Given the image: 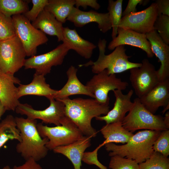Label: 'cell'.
<instances>
[{
	"instance_id": "cell-1",
	"label": "cell",
	"mask_w": 169,
	"mask_h": 169,
	"mask_svg": "<svg viewBox=\"0 0 169 169\" xmlns=\"http://www.w3.org/2000/svg\"><path fill=\"white\" fill-rule=\"evenodd\" d=\"M57 100L64 105L65 116L77 126L83 135L91 138L95 137L97 134L92 126V119L105 115L110 110L109 105L100 104L94 99H72L67 97Z\"/></svg>"
},
{
	"instance_id": "cell-2",
	"label": "cell",
	"mask_w": 169,
	"mask_h": 169,
	"mask_svg": "<svg viewBox=\"0 0 169 169\" xmlns=\"http://www.w3.org/2000/svg\"><path fill=\"white\" fill-rule=\"evenodd\" d=\"M161 132L147 130L140 131L133 134L124 145L110 143L105 145V148L110 152L109 155L110 157L118 155L140 164L148 159L154 152L153 145Z\"/></svg>"
},
{
	"instance_id": "cell-3",
	"label": "cell",
	"mask_w": 169,
	"mask_h": 169,
	"mask_svg": "<svg viewBox=\"0 0 169 169\" xmlns=\"http://www.w3.org/2000/svg\"><path fill=\"white\" fill-rule=\"evenodd\" d=\"M15 118L21 140L16 145L17 152L25 161L32 158L37 161L44 158L49 151L46 146L49 140L39 135L37 128V120Z\"/></svg>"
},
{
	"instance_id": "cell-4",
	"label": "cell",
	"mask_w": 169,
	"mask_h": 169,
	"mask_svg": "<svg viewBox=\"0 0 169 169\" xmlns=\"http://www.w3.org/2000/svg\"><path fill=\"white\" fill-rule=\"evenodd\" d=\"M106 43L105 39H100L98 43L99 55L97 60L95 62L90 61L80 66H91L92 72L95 74L106 69L109 74L122 73L141 66V63L129 61L131 56L126 54V49L123 45L118 46L111 53L106 55Z\"/></svg>"
},
{
	"instance_id": "cell-5",
	"label": "cell",
	"mask_w": 169,
	"mask_h": 169,
	"mask_svg": "<svg viewBox=\"0 0 169 169\" xmlns=\"http://www.w3.org/2000/svg\"><path fill=\"white\" fill-rule=\"evenodd\" d=\"M37 128L42 138L48 139L46 146L49 150L71 144L84 136L77 126L66 116L61 121V125L51 127L39 123Z\"/></svg>"
},
{
	"instance_id": "cell-6",
	"label": "cell",
	"mask_w": 169,
	"mask_h": 169,
	"mask_svg": "<svg viewBox=\"0 0 169 169\" xmlns=\"http://www.w3.org/2000/svg\"><path fill=\"white\" fill-rule=\"evenodd\" d=\"M122 124L124 128L132 133L141 129L161 131L169 129L164 123L163 117L151 113L141 104L138 98L134 100L131 109Z\"/></svg>"
},
{
	"instance_id": "cell-7",
	"label": "cell",
	"mask_w": 169,
	"mask_h": 169,
	"mask_svg": "<svg viewBox=\"0 0 169 169\" xmlns=\"http://www.w3.org/2000/svg\"><path fill=\"white\" fill-rule=\"evenodd\" d=\"M16 35L21 43L26 56L36 55L38 46L46 43L48 38L42 31L35 28L23 14L12 17Z\"/></svg>"
},
{
	"instance_id": "cell-8",
	"label": "cell",
	"mask_w": 169,
	"mask_h": 169,
	"mask_svg": "<svg viewBox=\"0 0 169 169\" xmlns=\"http://www.w3.org/2000/svg\"><path fill=\"white\" fill-rule=\"evenodd\" d=\"M26 56L20 40L16 35L0 41V70L12 75L23 66Z\"/></svg>"
},
{
	"instance_id": "cell-9",
	"label": "cell",
	"mask_w": 169,
	"mask_h": 169,
	"mask_svg": "<svg viewBox=\"0 0 169 169\" xmlns=\"http://www.w3.org/2000/svg\"><path fill=\"white\" fill-rule=\"evenodd\" d=\"M85 85L93 95L94 99L100 104L109 105V92L115 90H124L128 84L117 78L115 74H109L105 69L93 76Z\"/></svg>"
},
{
	"instance_id": "cell-10",
	"label": "cell",
	"mask_w": 169,
	"mask_h": 169,
	"mask_svg": "<svg viewBox=\"0 0 169 169\" xmlns=\"http://www.w3.org/2000/svg\"><path fill=\"white\" fill-rule=\"evenodd\" d=\"M49 100L50 105L44 110H36L28 104L20 103L15 111L17 113L26 115L28 119L40 120L42 123L61 125V121L65 116L64 105L61 101L54 98Z\"/></svg>"
},
{
	"instance_id": "cell-11",
	"label": "cell",
	"mask_w": 169,
	"mask_h": 169,
	"mask_svg": "<svg viewBox=\"0 0 169 169\" xmlns=\"http://www.w3.org/2000/svg\"><path fill=\"white\" fill-rule=\"evenodd\" d=\"M70 50L68 45L63 43L47 53L25 59L24 64L25 69H34L35 73L45 76L50 72L53 66L62 64Z\"/></svg>"
},
{
	"instance_id": "cell-12",
	"label": "cell",
	"mask_w": 169,
	"mask_h": 169,
	"mask_svg": "<svg viewBox=\"0 0 169 169\" xmlns=\"http://www.w3.org/2000/svg\"><path fill=\"white\" fill-rule=\"evenodd\" d=\"M139 67L131 69L129 80L136 95L140 98L151 90L160 81L154 65L143 59Z\"/></svg>"
},
{
	"instance_id": "cell-13",
	"label": "cell",
	"mask_w": 169,
	"mask_h": 169,
	"mask_svg": "<svg viewBox=\"0 0 169 169\" xmlns=\"http://www.w3.org/2000/svg\"><path fill=\"white\" fill-rule=\"evenodd\" d=\"M158 16L157 5L153 3L143 10L131 13L123 17L119 28L146 34L154 29V24Z\"/></svg>"
},
{
	"instance_id": "cell-14",
	"label": "cell",
	"mask_w": 169,
	"mask_h": 169,
	"mask_svg": "<svg viewBox=\"0 0 169 169\" xmlns=\"http://www.w3.org/2000/svg\"><path fill=\"white\" fill-rule=\"evenodd\" d=\"M117 35L109 43L108 46L109 50H114L120 45H127L141 49L146 53L149 58L154 56L150 43L145 34L139 33L131 29L118 28Z\"/></svg>"
},
{
	"instance_id": "cell-15",
	"label": "cell",
	"mask_w": 169,
	"mask_h": 169,
	"mask_svg": "<svg viewBox=\"0 0 169 169\" xmlns=\"http://www.w3.org/2000/svg\"><path fill=\"white\" fill-rule=\"evenodd\" d=\"M67 20L77 27H82L91 23H95L102 32L105 33L111 28L108 13H99L93 10L85 11L74 7Z\"/></svg>"
},
{
	"instance_id": "cell-16",
	"label": "cell",
	"mask_w": 169,
	"mask_h": 169,
	"mask_svg": "<svg viewBox=\"0 0 169 169\" xmlns=\"http://www.w3.org/2000/svg\"><path fill=\"white\" fill-rule=\"evenodd\" d=\"M141 102L155 114L159 107L169 105V78L159 81L151 90L140 98Z\"/></svg>"
},
{
	"instance_id": "cell-17",
	"label": "cell",
	"mask_w": 169,
	"mask_h": 169,
	"mask_svg": "<svg viewBox=\"0 0 169 169\" xmlns=\"http://www.w3.org/2000/svg\"><path fill=\"white\" fill-rule=\"evenodd\" d=\"M113 92L115 99L113 109L106 115L95 118L97 120L105 121L106 124L122 122L133 105V102L131 101L134 93L133 90H130L126 94H123L120 90H115Z\"/></svg>"
},
{
	"instance_id": "cell-18",
	"label": "cell",
	"mask_w": 169,
	"mask_h": 169,
	"mask_svg": "<svg viewBox=\"0 0 169 169\" xmlns=\"http://www.w3.org/2000/svg\"><path fill=\"white\" fill-rule=\"evenodd\" d=\"M152 51L161 63L157 70L159 81L169 78V46L162 39L155 30L145 34Z\"/></svg>"
},
{
	"instance_id": "cell-19",
	"label": "cell",
	"mask_w": 169,
	"mask_h": 169,
	"mask_svg": "<svg viewBox=\"0 0 169 169\" xmlns=\"http://www.w3.org/2000/svg\"><path fill=\"white\" fill-rule=\"evenodd\" d=\"M17 78L0 70V102L6 110L15 111L20 103L17 97V87L20 84Z\"/></svg>"
},
{
	"instance_id": "cell-20",
	"label": "cell",
	"mask_w": 169,
	"mask_h": 169,
	"mask_svg": "<svg viewBox=\"0 0 169 169\" xmlns=\"http://www.w3.org/2000/svg\"><path fill=\"white\" fill-rule=\"evenodd\" d=\"M57 90L52 89L46 82L44 75L35 73L30 83L19 84L17 87V97L19 99L23 96L35 95L44 96L49 99L54 98Z\"/></svg>"
},
{
	"instance_id": "cell-21",
	"label": "cell",
	"mask_w": 169,
	"mask_h": 169,
	"mask_svg": "<svg viewBox=\"0 0 169 169\" xmlns=\"http://www.w3.org/2000/svg\"><path fill=\"white\" fill-rule=\"evenodd\" d=\"M91 138L83 136L71 144L58 147L53 151L67 157L72 163L74 169H81L83 156L86 149L91 146Z\"/></svg>"
},
{
	"instance_id": "cell-22",
	"label": "cell",
	"mask_w": 169,
	"mask_h": 169,
	"mask_svg": "<svg viewBox=\"0 0 169 169\" xmlns=\"http://www.w3.org/2000/svg\"><path fill=\"white\" fill-rule=\"evenodd\" d=\"M78 69L71 65L68 69L66 74L68 80L54 97L56 100L62 99L74 95H85L94 98V96L88 87L82 84L77 75Z\"/></svg>"
},
{
	"instance_id": "cell-23",
	"label": "cell",
	"mask_w": 169,
	"mask_h": 169,
	"mask_svg": "<svg viewBox=\"0 0 169 169\" xmlns=\"http://www.w3.org/2000/svg\"><path fill=\"white\" fill-rule=\"evenodd\" d=\"M63 37V43L86 59L91 57L94 50L97 47L93 43L82 38L75 29L68 27L64 28Z\"/></svg>"
},
{
	"instance_id": "cell-24",
	"label": "cell",
	"mask_w": 169,
	"mask_h": 169,
	"mask_svg": "<svg viewBox=\"0 0 169 169\" xmlns=\"http://www.w3.org/2000/svg\"><path fill=\"white\" fill-rule=\"evenodd\" d=\"M35 28L45 34L56 36L58 42L63 41L64 27L51 13L44 9L31 23Z\"/></svg>"
},
{
	"instance_id": "cell-25",
	"label": "cell",
	"mask_w": 169,
	"mask_h": 169,
	"mask_svg": "<svg viewBox=\"0 0 169 169\" xmlns=\"http://www.w3.org/2000/svg\"><path fill=\"white\" fill-rule=\"evenodd\" d=\"M100 131L105 139L99 145L101 147L110 143L125 144L134 134L124 128L121 122L106 124L102 127Z\"/></svg>"
},
{
	"instance_id": "cell-26",
	"label": "cell",
	"mask_w": 169,
	"mask_h": 169,
	"mask_svg": "<svg viewBox=\"0 0 169 169\" xmlns=\"http://www.w3.org/2000/svg\"><path fill=\"white\" fill-rule=\"evenodd\" d=\"M75 3V0H48L44 9L52 13L63 24L67 21Z\"/></svg>"
},
{
	"instance_id": "cell-27",
	"label": "cell",
	"mask_w": 169,
	"mask_h": 169,
	"mask_svg": "<svg viewBox=\"0 0 169 169\" xmlns=\"http://www.w3.org/2000/svg\"><path fill=\"white\" fill-rule=\"evenodd\" d=\"M14 140H21L15 118L9 115L0 122V149L8 141Z\"/></svg>"
},
{
	"instance_id": "cell-28",
	"label": "cell",
	"mask_w": 169,
	"mask_h": 169,
	"mask_svg": "<svg viewBox=\"0 0 169 169\" xmlns=\"http://www.w3.org/2000/svg\"><path fill=\"white\" fill-rule=\"evenodd\" d=\"M27 1L22 0H0V13L9 17L23 14L29 10Z\"/></svg>"
},
{
	"instance_id": "cell-29",
	"label": "cell",
	"mask_w": 169,
	"mask_h": 169,
	"mask_svg": "<svg viewBox=\"0 0 169 169\" xmlns=\"http://www.w3.org/2000/svg\"><path fill=\"white\" fill-rule=\"evenodd\" d=\"M122 0H109L107 10L112 29L111 36L112 39L117 34V30L122 16Z\"/></svg>"
},
{
	"instance_id": "cell-30",
	"label": "cell",
	"mask_w": 169,
	"mask_h": 169,
	"mask_svg": "<svg viewBox=\"0 0 169 169\" xmlns=\"http://www.w3.org/2000/svg\"><path fill=\"white\" fill-rule=\"evenodd\" d=\"M139 164L140 169H169V158L154 151L148 159Z\"/></svg>"
},
{
	"instance_id": "cell-31",
	"label": "cell",
	"mask_w": 169,
	"mask_h": 169,
	"mask_svg": "<svg viewBox=\"0 0 169 169\" xmlns=\"http://www.w3.org/2000/svg\"><path fill=\"white\" fill-rule=\"evenodd\" d=\"M16 36L13 19L0 13V41Z\"/></svg>"
},
{
	"instance_id": "cell-32",
	"label": "cell",
	"mask_w": 169,
	"mask_h": 169,
	"mask_svg": "<svg viewBox=\"0 0 169 169\" xmlns=\"http://www.w3.org/2000/svg\"><path fill=\"white\" fill-rule=\"evenodd\" d=\"M109 167L110 169H140L139 164L134 160L118 155L111 156Z\"/></svg>"
},
{
	"instance_id": "cell-33",
	"label": "cell",
	"mask_w": 169,
	"mask_h": 169,
	"mask_svg": "<svg viewBox=\"0 0 169 169\" xmlns=\"http://www.w3.org/2000/svg\"><path fill=\"white\" fill-rule=\"evenodd\" d=\"M154 30L166 44H169V16L161 14L157 18L154 24Z\"/></svg>"
},
{
	"instance_id": "cell-34",
	"label": "cell",
	"mask_w": 169,
	"mask_h": 169,
	"mask_svg": "<svg viewBox=\"0 0 169 169\" xmlns=\"http://www.w3.org/2000/svg\"><path fill=\"white\" fill-rule=\"evenodd\" d=\"M154 151L157 152L168 157L169 155V130L161 131L153 145Z\"/></svg>"
},
{
	"instance_id": "cell-35",
	"label": "cell",
	"mask_w": 169,
	"mask_h": 169,
	"mask_svg": "<svg viewBox=\"0 0 169 169\" xmlns=\"http://www.w3.org/2000/svg\"><path fill=\"white\" fill-rule=\"evenodd\" d=\"M31 2L33 5L32 8L23 14L30 21L32 22L44 9L48 0H32Z\"/></svg>"
},
{
	"instance_id": "cell-36",
	"label": "cell",
	"mask_w": 169,
	"mask_h": 169,
	"mask_svg": "<svg viewBox=\"0 0 169 169\" xmlns=\"http://www.w3.org/2000/svg\"><path fill=\"white\" fill-rule=\"evenodd\" d=\"M100 147L98 146L92 152H84L82 161L89 165H95L100 169H108L106 166L102 164L98 159V151Z\"/></svg>"
},
{
	"instance_id": "cell-37",
	"label": "cell",
	"mask_w": 169,
	"mask_h": 169,
	"mask_svg": "<svg viewBox=\"0 0 169 169\" xmlns=\"http://www.w3.org/2000/svg\"><path fill=\"white\" fill-rule=\"evenodd\" d=\"M149 2V0H129L125 9L122 12V16L123 17L131 13L137 12L136 7L138 4L146 5Z\"/></svg>"
},
{
	"instance_id": "cell-38",
	"label": "cell",
	"mask_w": 169,
	"mask_h": 169,
	"mask_svg": "<svg viewBox=\"0 0 169 169\" xmlns=\"http://www.w3.org/2000/svg\"><path fill=\"white\" fill-rule=\"evenodd\" d=\"M75 6L78 8L81 7L85 9L90 7L95 10H99L100 6L96 0H75Z\"/></svg>"
},
{
	"instance_id": "cell-39",
	"label": "cell",
	"mask_w": 169,
	"mask_h": 169,
	"mask_svg": "<svg viewBox=\"0 0 169 169\" xmlns=\"http://www.w3.org/2000/svg\"><path fill=\"white\" fill-rule=\"evenodd\" d=\"M13 169H43L37 161L30 158L26 161L23 164L19 166H15Z\"/></svg>"
},
{
	"instance_id": "cell-40",
	"label": "cell",
	"mask_w": 169,
	"mask_h": 169,
	"mask_svg": "<svg viewBox=\"0 0 169 169\" xmlns=\"http://www.w3.org/2000/svg\"><path fill=\"white\" fill-rule=\"evenodd\" d=\"M155 3L158 8V16L162 14L169 16V0H157Z\"/></svg>"
},
{
	"instance_id": "cell-41",
	"label": "cell",
	"mask_w": 169,
	"mask_h": 169,
	"mask_svg": "<svg viewBox=\"0 0 169 169\" xmlns=\"http://www.w3.org/2000/svg\"><path fill=\"white\" fill-rule=\"evenodd\" d=\"M164 123L168 129L169 128V112L168 111L165 114L164 117H163Z\"/></svg>"
},
{
	"instance_id": "cell-42",
	"label": "cell",
	"mask_w": 169,
	"mask_h": 169,
	"mask_svg": "<svg viewBox=\"0 0 169 169\" xmlns=\"http://www.w3.org/2000/svg\"><path fill=\"white\" fill-rule=\"evenodd\" d=\"M6 111V110L0 102V119Z\"/></svg>"
},
{
	"instance_id": "cell-43",
	"label": "cell",
	"mask_w": 169,
	"mask_h": 169,
	"mask_svg": "<svg viewBox=\"0 0 169 169\" xmlns=\"http://www.w3.org/2000/svg\"><path fill=\"white\" fill-rule=\"evenodd\" d=\"M2 169H13V168H12L9 166L7 165L4 167Z\"/></svg>"
}]
</instances>
